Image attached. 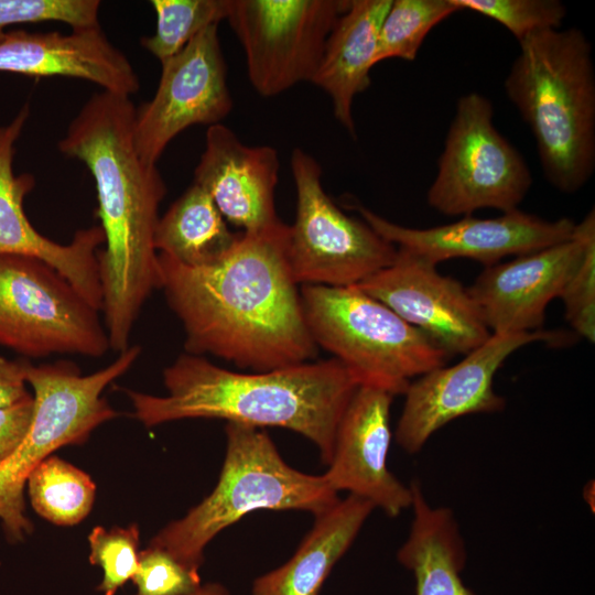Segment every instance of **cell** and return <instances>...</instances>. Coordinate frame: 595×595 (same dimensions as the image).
Instances as JSON below:
<instances>
[{
    "mask_svg": "<svg viewBox=\"0 0 595 595\" xmlns=\"http://www.w3.org/2000/svg\"><path fill=\"white\" fill-rule=\"evenodd\" d=\"M505 90L530 128L548 182L573 194L595 169V71L592 46L576 28L519 42Z\"/></svg>",
    "mask_w": 595,
    "mask_h": 595,
    "instance_id": "4",
    "label": "cell"
},
{
    "mask_svg": "<svg viewBox=\"0 0 595 595\" xmlns=\"http://www.w3.org/2000/svg\"><path fill=\"white\" fill-rule=\"evenodd\" d=\"M26 485L34 511L56 526L79 523L94 506L96 485L90 476L55 455L32 470Z\"/></svg>",
    "mask_w": 595,
    "mask_h": 595,
    "instance_id": "25",
    "label": "cell"
},
{
    "mask_svg": "<svg viewBox=\"0 0 595 595\" xmlns=\"http://www.w3.org/2000/svg\"><path fill=\"white\" fill-rule=\"evenodd\" d=\"M584 499L591 506V496L594 498V483H588L585 487H584ZM592 506L594 508V502L592 501Z\"/></svg>",
    "mask_w": 595,
    "mask_h": 595,
    "instance_id": "36",
    "label": "cell"
},
{
    "mask_svg": "<svg viewBox=\"0 0 595 595\" xmlns=\"http://www.w3.org/2000/svg\"><path fill=\"white\" fill-rule=\"evenodd\" d=\"M28 360H10L0 355V408L32 397L26 389Z\"/></svg>",
    "mask_w": 595,
    "mask_h": 595,
    "instance_id": "34",
    "label": "cell"
},
{
    "mask_svg": "<svg viewBox=\"0 0 595 595\" xmlns=\"http://www.w3.org/2000/svg\"><path fill=\"white\" fill-rule=\"evenodd\" d=\"M351 207L382 238L436 266L448 259L468 258L489 267L508 256L517 257L566 241L576 226L567 217L547 220L513 209L495 218L467 215L451 224L419 229L392 223L361 205Z\"/></svg>",
    "mask_w": 595,
    "mask_h": 595,
    "instance_id": "16",
    "label": "cell"
},
{
    "mask_svg": "<svg viewBox=\"0 0 595 595\" xmlns=\"http://www.w3.org/2000/svg\"><path fill=\"white\" fill-rule=\"evenodd\" d=\"M391 393L358 386L336 430L333 455L323 474L336 493L346 490L394 518L411 507L412 491L388 468Z\"/></svg>",
    "mask_w": 595,
    "mask_h": 595,
    "instance_id": "18",
    "label": "cell"
},
{
    "mask_svg": "<svg viewBox=\"0 0 595 595\" xmlns=\"http://www.w3.org/2000/svg\"><path fill=\"white\" fill-rule=\"evenodd\" d=\"M560 299L564 304L565 320L573 332L594 343L595 340V237L565 284Z\"/></svg>",
    "mask_w": 595,
    "mask_h": 595,
    "instance_id": "32",
    "label": "cell"
},
{
    "mask_svg": "<svg viewBox=\"0 0 595 595\" xmlns=\"http://www.w3.org/2000/svg\"><path fill=\"white\" fill-rule=\"evenodd\" d=\"M33 396L17 404L0 408V464L24 441L33 420Z\"/></svg>",
    "mask_w": 595,
    "mask_h": 595,
    "instance_id": "33",
    "label": "cell"
},
{
    "mask_svg": "<svg viewBox=\"0 0 595 595\" xmlns=\"http://www.w3.org/2000/svg\"><path fill=\"white\" fill-rule=\"evenodd\" d=\"M291 171L296 208L286 255L298 284L357 285L392 263L397 247L333 202L322 185V167L311 154L295 148Z\"/></svg>",
    "mask_w": 595,
    "mask_h": 595,
    "instance_id": "10",
    "label": "cell"
},
{
    "mask_svg": "<svg viewBox=\"0 0 595 595\" xmlns=\"http://www.w3.org/2000/svg\"><path fill=\"white\" fill-rule=\"evenodd\" d=\"M391 0H350L332 29L312 84L331 99L333 115L355 138L353 104L371 83L378 34Z\"/></svg>",
    "mask_w": 595,
    "mask_h": 595,
    "instance_id": "21",
    "label": "cell"
},
{
    "mask_svg": "<svg viewBox=\"0 0 595 595\" xmlns=\"http://www.w3.org/2000/svg\"><path fill=\"white\" fill-rule=\"evenodd\" d=\"M289 225L241 232L218 262L191 268L158 253L160 285L185 353L256 372L307 363L317 346L286 255Z\"/></svg>",
    "mask_w": 595,
    "mask_h": 595,
    "instance_id": "1",
    "label": "cell"
},
{
    "mask_svg": "<svg viewBox=\"0 0 595 595\" xmlns=\"http://www.w3.org/2000/svg\"><path fill=\"white\" fill-rule=\"evenodd\" d=\"M0 72L31 77L64 76L106 91L136 94L140 80L129 58L100 26L60 32L8 31L0 41Z\"/></svg>",
    "mask_w": 595,
    "mask_h": 595,
    "instance_id": "20",
    "label": "cell"
},
{
    "mask_svg": "<svg viewBox=\"0 0 595 595\" xmlns=\"http://www.w3.org/2000/svg\"><path fill=\"white\" fill-rule=\"evenodd\" d=\"M191 595H229V592L219 583H206L201 586Z\"/></svg>",
    "mask_w": 595,
    "mask_h": 595,
    "instance_id": "35",
    "label": "cell"
},
{
    "mask_svg": "<svg viewBox=\"0 0 595 595\" xmlns=\"http://www.w3.org/2000/svg\"><path fill=\"white\" fill-rule=\"evenodd\" d=\"M350 0H227L248 78L262 97L312 82L326 40Z\"/></svg>",
    "mask_w": 595,
    "mask_h": 595,
    "instance_id": "11",
    "label": "cell"
},
{
    "mask_svg": "<svg viewBox=\"0 0 595 595\" xmlns=\"http://www.w3.org/2000/svg\"><path fill=\"white\" fill-rule=\"evenodd\" d=\"M140 530L137 523L106 529L97 526L88 534L89 562L101 569L102 578L97 589L104 595H115L139 565Z\"/></svg>",
    "mask_w": 595,
    "mask_h": 595,
    "instance_id": "28",
    "label": "cell"
},
{
    "mask_svg": "<svg viewBox=\"0 0 595 595\" xmlns=\"http://www.w3.org/2000/svg\"><path fill=\"white\" fill-rule=\"evenodd\" d=\"M163 383L166 396L125 390L143 425L223 419L260 429L283 428L312 441L326 465L339 420L359 386L335 358L239 372L187 353L164 368Z\"/></svg>",
    "mask_w": 595,
    "mask_h": 595,
    "instance_id": "3",
    "label": "cell"
},
{
    "mask_svg": "<svg viewBox=\"0 0 595 595\" xmlns=\"http://www.w3.org/2000/svg\"><path fill=\"white\" fill-rule=\"evenodd\" d=\"M100 313L43 260L0 256L1 346L31 358H99L110 350Z\"/></svg>",
    "mask_w": 595,
    "mask_h": 595,
    "instance_id": "8",
    "label": "cell"
},
{
    "mask_svg": "<svg viewBox=\"0 0 595 595\" xmlns=\"http://www.w3.org/2000/svg\"><path fill=\"white\" fill-rule=\"evenodd\" d=\"M423 333L446 355H466L491 335L467 288L397 247L394 260L356 285Z\"/></svg>",
    "mask_w": 595,
    "mask_h": 595,
    "instance_id": "14",
    "label": "cell"
},
{
    "mask_svg": "<svg viewBox=\"0 0 595 595\" xmlns=\"http://www.w3.org/2000/svg\"><path fill=\"white\" fill-rule=\"evenodd\" d=\"M30 115L25 104L17 116L0 126V256L34 257L56 269L84 298L101 311L102 291L98 252L105 244L100 226L79 229L68 244L56 242L39 232L29 220L23 202L33 190L32 174L15 175V143Z\"/></svg>",
    "mask_w": 595,
    "mask_h": 595,
    "instance_id": "17",
    "label": "cell"
},
{
    "mask_svg": "<svg viewBox=\"0 0 595 595\" xmlns=\"http://www.w3.org/2000/svg\"><path fill=\"white\" fill-rule=\"evenodd\" d=\"M226 455L214 490L150 544L199 571L205 547L221 530L256 510H303L317 516L338 501L323 475L288 465L260 428L227 422Z\"/></svg>",
    "mask_w": 595,
    "mask_h": 595,
    "instance_id": "5",
    "label": "cell"
},
{
    "mask_svg": "<svg viewBox=\"0 0 595 595\" xmlns=\"http://www.w3.org/2000/svg\"><path fill=\"white\" fill-rule=\"evenodd\" d=\"M131 581L137 587L136 595H191L202 584L199 571L152 544L140 551L138 570Z\"/></svg>",
    "mask_w": 595,
    "mask_h": 595,
    "instance_id": "31",
    "label": "cell"
},
{
    "mask_svg": "<svg viewBox=\"0 0 595 595\" xmlns=\"http://www.w3.org/2000/svg\"><path fill=\"white\" fill-rule=\"evenodd\" d=\"M504 25L518 42L547 30L561 29L567 10L559 0H453Z\"/></svg>",
    "mask_w": 595,
    "mask_h": 595,
    "instance_id": "29",
    "label": "cell"
},
{
    "mask_svg": "<svg viewBox=\"0 0 595 595\" xmlns=\"http://www.w3.org/2000/svg\"><path fill=\"white\" fill-rule=\"evenodd\" d=\"M595 237L592 209L576 224L571 239L485 267L467 288L491 333L539 331L549 303L560 298Z\"/></svg>",
    "mask_w": 595,
    "mask_h": 595,
    "instance_id": "15",
    "label": "cell"
},
{
    "mask_svg": "<svg viewBox=\"0 0 595 595\" xmlns=\"http://www.w3.org/2000/svg\"><path fill=\"white\" fill-rule=\"evenodd\" d=\"M278 151L247 145L227 126L207 128L194 182L212 197L225 220L241 232H259L283 223L275 210Z\"/></svg>",
    "mask_w": 595,
    "mask_h": 595,
    "instance_id": "19",
    "label": "cell"
},
{
    "mask_svg": "<svg viewBox=\"0 0 595 595\" xmlns=\"http://www.w3.org/2000/svg\"><path fill=\"white\" fill-rule=\"evenodd\" d=\"M303 312L317 348L333 355L359 386L403 394L413 378L450 356L391 309L356 285H302Z\"/></svg>",
    "mask_w": 595,
    "mask_h": 595,
    "instance_id": "6",
    "label": "cell"
},
{
    "mask_svg": "<svg viewBox=\"0 0 595 595\" xmlns=\"http://www.w3.org/2000/svg\"><path fill=\"white\" fill-rule=\"evenodd\" d=\"M493 119V104L482 94L468 93L457 100L426 195L431 208L448 216L518 209L531 187V172Z\"/></svg>",
    "mask_w": 595,
    "mask_h": 595,
    "instance_id": "9",
    "label": "cell"
},
{
    "mask_svg": "<svg viewBox=\"0 0 595 595\" xmlns=\"http://www.w3.org/2000/svg\"><path fill=\"white\" fill-rule=\"evenodd\" d=\"M155 32L141 45L161 64L180 53L193 39L227 17V0H152Z\"/></svg>",
    "mask_w": 595,
    "mask_h": 595,
    "instance_id": "27",
    "label": "cell"
},
{
    "mask_svg": "<svg viewBox=\"0 0 595 595\" xmlns=\"http://www.w3.org/2000/svg\"><path fill=\"white\" fill-rule=\"evenodd\" d=\"M141 350L139 345H130L89 375H82L71 361H28L26 382L34 401L32 424L19 448L0 464V519L10 542L24 540L33 530L23 498L32 470L53 452L83 444L97 426L118 416L102 392L134 365Z\"/></svg>",
    "mask_w": 595,
    "mask_h": 595,
    "instance_id": "7",
    "label": "cell"
},
{
    "mask_svg": "<svg viewBox=\"0 0 595 595\" xmlns=\"http://www.w3.org/2000/svg\"><path fill=\"white\" fill-rule=\"evenodd\" d=\"M136 107L129 96L101 90L71 121L58 150L89 170L97 192L105 248L98 252L101 313L110 349L130 346L133 326L160 270L154 248L159 208L166 194L156 165L139 158Z\"/></svg>",
    "mask_w": 595,
    "mask_h": 595,
    "instance_id": "2",
    "label": "cell"
},
{
    "mask_svg": "<svg viewBox=\"0 0 595 595\" xmlns=\"http://www.w3.org/2000/svg\"><path fill=\"white\" fill-rule=\"evenodd\" d=\"M458 11L463 10L453 0H391L379 29L375 63L414 61L430 31Z\"/></svg>",
    "mask_w": 595,
    "mask_h": 595,
    "instance_id": "26",
    "label": "cell"
},
{
    "mask_svg": "<svg viewBox=\"0 0 595 595\" xmlns=\"http://www.w3.org/2000/svg\"><path fill=\"white\" fill-rule=\"evenodd\" d=\"M240 235L230 230L207 192L193 183L160 216L154 248L183 266L201 268L227 256Z\"/></svg>",
    "mask_w": 595,
    "mask_h": 595,
    "instance_id": "24",
    "label": "cell"
},
{
    "mask_svg": "<svg viewBox=\"0 0 595 595\" xmlns=\"http://www.w3.org/2000/svg\"><path fill=\"white\" fill-rule=\"evenodd\" d=\"M410 488L413 518L397 559L411 572L415 595H476L462 578L466 551L453 511L432 507L419 482Z\"/></svg>",
    "mask_w": 595,
    "mask_h": 595,
    "instance_id": "23",
    "label": "cell"
},
{
    "mask_svg": "<svg viewBox=\"0 0 595 595\" xmlns=\"http://www.w3.org/2000/svg\"><path fill=\"white\" fill-rule=\"evenodd\" d=\"M98 0H0V41L14 24L62 22L72 30L100 26Z\"/></svg>",
    "mask_w": 595,
    "mask_h": 595,
    "instance_id": "30",
    "label": "cell"
},
{
    "mask_svg": "<svg viewBox=\"0 0 595 595\" xmlns=\"http://www.w3.org/2000/svg\"><path fill=\"white\" fill-rule=\"evenodd\" d=\"M161 66L154 96L134 112V147L148 165H156L182 131L221 123L232 108L218 25L205 29Z\"/></svg>",
    "mask_w": 595,
    "mask_h": 595,
    "instance_id": "13",
    "label": "cell"
},
{
    "mask_svg": "<svg viewBox=\"0 0 595 595\" xmlns=\"http://www.w3.org/2000/svg\"><path fill=\"white\" fill-rule=\"evenodd\" d=\"M374 509L355 495L338 499L315 516L313 528L289 561L253 581L251 595H317Z\"/></svg>",
    "mask_w": 595,
    "mask_h": 595,
    "instance_id": "22",
    "label": "cell"
},
{
    "mask_svg": "<svg viewBox=\"0 0 595 595\" xmlns=\"http://www.w3.org/2000/svg\"><path fill=\"white\" fill-rule=\"evenodd\" d=\"M571 339L570 334L561 331L491 333L459 363L421 375L403 393L405 400L394 433L398 444L414 454L436 431L457 418L502 411L506 400L494 390V378L506 359L531 343L559 346Z\"/></svg>",
    "mask_w": 595,
    "mask_h": 595,
    "instance_id": "12",
    "label": "cell"
}]
</instances>
